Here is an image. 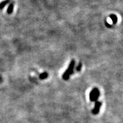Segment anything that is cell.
I'll return each mask as SVG.
<instances>
[{"mask_svg": "<svg viewBox=\"0 0 123 123\" xmlns=\"http://www.w3.org/2000/svg\"><path fill=\"white\" fill-rule=\"evenodd\" d=\"M105 26H106L107 27H108V28H111V27H112V26L111 25H110L109 24H108L107 21H105Z\"/></svg>", "mask_w": 123, "mask_h": 123, "instance_id": "9c48e42d", "label": "cell"}, {"mask_svg": "<svg viewBox=\"0 0 123 123\" xmlns=\"http://www.w3.org/2000/svg\"><path fill=\"white\" fill-rule=\"evenodd\" d=\"M75 64V60L72 59L70 62V65H69L68 69L66 70V71L64 72V73L63 74V76H62V78H63V79H64V80H67L69 79L70 75H71L72 72H73Z\"/></svg>", "mask_w": 123, "mask_h": 123, "instance_id": "6da1fadb", "label": "cell"}, {"mask_svg": "<svg viewBox=\"0 0 123 123\" xmlns=\"http://www.w3.org/2000/svg\"><path fill=\"white\" fill-rule=\"evenodd\" d=\"M109 17L112 20L113 24L114 25L116 24L117 22H118V17H117L116 15H115V14H111L109 15Z\"/></svg>", "mask_w": 123, "mask_h": 123, "instance_id": "5b68a950", "label": "cell"}, {"mask_svg": "<svg viewBox=\"0 0 123 123\" xmlns=\"http://www.w3.org/2000/svg\"><path fill=\"white\" fill-rule=\"evenodd\" d=\"M82 64L81 63H79V65H78L77 67H76V71H79L81 70V69H82Z\"/></svg>", "mask_w": 123, "mask_h": 123, "instance_id": "ba28073f", "label": "cell"}, {"mask_svg": "<svg viewBox=\"0 0 123 123\" xmlns=\"http://www.w3.org/2000/svg\"><path fill=\"white\" fill-rule=\"evenodd\" d=\"M100 95V91L98 88H94L89 93V99L91 102H96Z\"/></svg>", "mask_w": 123, "mask_h": 123, "instance_id": "7a4b0ae2", "label": "cell"}, {"mask_svg": "<svg viewBox=\"0 0 123 123\" xmlns=\"http://www.w3.org/2000/svg\"><path fill=\"white\" fill-rule=\"evenodd\" d=\"M10 0H4L2 2L0 3V9H2L8 3L10 2Z\"/></svg>", "mask_w": 123, "mask_h": 123, "instance_id": "8992f818", "label": "cell"}, {"mask_svg": "<svg viewBox=\"0 0 123 123\" xmlns=\"http://www.w3.org/2000/svg\"><path fill=\"white\" fill-rule=\"evenodd\" d=\"M13 8H14V4L13 2H11L9 5L8 9H7V13L9 14H10L12 13L13 11Z\"/></svg>", "mask_w": 123, "mask_h": 123, "instance_id": "277c9868", "label": "cell"}, {"mask_svg": "<svg viewBox=\"0 0 123 123\" xmlns=\"http://www.w3.org/2000/svg\"><path fill=\"white\" fill-rule=\"evenodd\" d=\"M101 106H102V103L100 102H99V101L95 102V107H94L92 111V113L95 115H98L100 111V108Z\"/></svg>", "mask_w": 123, "mask_h": 123, "instance_id": "3957f363", "label": "cell"}, {"mask_svg": "<svg viewBox=\"0 0 123 123\" xmlns=\"http://www.w3.org/2000/svg\"><path fill=\"white\" fill-rule=\"evenodd\" d=\"M48 73H47V72H43L42 74H41L39 75V78L40 79H41V80H43V79H45L48 77Z\"/></svg>", "mask_w": 123, "mask_h": 123, "instance_id": "52a82bcc", "label": "cell"}]
</instances>
